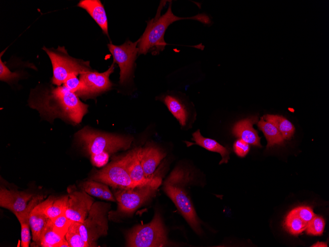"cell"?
Returning <instances> with one entry per match:
<instances>
[{
	"label": "cell",
	"mask_w": 329,
	"mask_h": 247,
	"mask_svg": "<svg viewBox=\"0 0 329 247\" xmlns=\"http://www.w3.org/2000/svg\"><path fill=\"white\" fill-rule=\"evenodd\" d=\"M29 105L49 119L60 118L74 124L81 122L88 107L64 85L32 90Z\"/></svg>",
	"instance_id": "6da1fadb"
},
{
	"label": "cell",
	"mask_w": 329,
	"mask_h": 247,
	"mask_svg": "<svg viewBox=\"0 0 329 247\" xmlns=\"http://www.w3.org/2000/svg\"><path fill=\"white\" fill-rule=\"evenodd\" d=\"M183 19H193L206 25L211 23L209 17L205 13H199L190 17L175 16L172 12L171 2H170L164 14L160 16L158 13L154 18L147 22L144 33L138 39V55L146 54L150 52L156 55L162 51L167 45L164 39L166 29L171 24Z\"/></svg>",
	"instance_id": "7a4b0ae2"
},
{
	"label": "cell",
	"mask_w": 329,
	"mask_h": 247,
	"mask_svg": "<svg viewBox=\"0 0 329 247\" xmlns=\"http://www.w3.org/2000/svg\"><path fill=\"white\" fill-rule=\"evenodd\" d=\"M188 175L183 170L176 168L164 181V190L193 229L199 234L201 229L199 219L188 192L184 187L189 180Z\"/></svg>",
	"instance_id": "3957f363"
},
{
	"label": "cell",
	"mask_w": 329,
	"mask_h": 247,
	"mask_svg": "<svg viewBox=\"0 0 329 247\" xmlns=\"http://www.w3.org/2000/svg\"><path fill=\"white\" fill-rule=\"evenodd\" d=\"M75 137L84 150L90 155L126 150L130 147L133 140L130 136L101 133L87 127L79 130Z\"/></svg>",
	"instance_id": "277c9868"
},
{
	"label": "cell",
	"mask_w": 329,
	"mask_h": 247,
	"mask_svg": "<svg viewBox=\"0 0 329 247\" xmlns=\"http://www.w3.org/2000/svg\"><path fill=\"white\" fill-rule=\"evenodd\" d=\"M160 177L156 176L150 182L126 189H115L114 195L117 202V209L108 213V217L130 215L151 198L161 183Z\"/></svg>",
	"instance_id": "5b68a950"
},
{
	"label": "cell",
	"mask_w": 329,
	"mask_h": 247,
	"mask_svg": "<svg viewBox=\"0 0 329 247\" xmlns=\"http://www.w3.org/2000/svg\"><path fill=\"white\" fill-rule=\"evenodd\" d=\"M168 245L166 231L158 212L149 223L135 226L127 235V247H162Z\"/></svg>",
	"instance_id": "8992f818"
},
{
	"label": "cell",
	"mask_w": 329,
	"mask_h": 247,
	"mask_svg": "<svg viewBox=\"0 0 329 247\" xmlns=\"http://www.w3.org/2000/svg\"><path fill=\"white\" fill-rule=\"evenodd\" d=\"M42 49L47 53L52 63V82L58 86L64 84L71 74L78 75L91 70L89 61H84L70 56L64 46H58L57 49L47 48L44 46Z\"/></svg>",
	"instance_id": "52a82bcc"
},
{
	"label": "cell",
	"mask_w": 329,
	"mask_h": 247,
	"mask_svg": "<svg viewBox=\"0 0 329 247\" xmlns=\"http://www.w3.org/2000/svg\"><path fill=\"white\" fill-rule=\"evenodd\" d=\"M110 204L94 202L88 216L83 222H77L79 232L83 240L90 247H97V241L107 234L108 214Z\"/></svg>",
	"instance_id": "ba28073f"
},
{
	"label": "cell",
	"mask_w": 329,
	"mask_h": 247,
	"mask_svg": "<svg viewBox=\"0 0 329 247\" xmlns=\"http://www.w3.org/2000/svg\"><path fill=\"white\" fill-rule=\"evenodd\" d=\"M91 180L111 186L115 189H126L142 185L132 179L121 157L96 171L92 175Z\"/></svg>",
	"instance_id": "9c48e42d"
},
{
	"label": "cell",
	"mask_w": 329,
	"mask_h": 247,
	"mask_svg": "<svg viewBox=\"0 0 329 247\" xmlns=\"http://www.w3.org/2000/svg\"><path fill=\"white\" fill-rule=\"evenodd\" d=\"M138 40L134 42L128 40L120 45L111 43L107 44L113 56V62L117 63L120 68V84L125 83L132 73L134 62L138 54Z\"/></svg>",
	"instance_id": "30bf717a"
},
{
	"label": "cell",
	"mask_w": 329,
	"mask_h": 247,
	"mask_svg": "<svg viewBox=\"0 0 329 247\" xmlns=\"http://www.w3.org/2000/svg\"><path fill=\"white\" fill-rule=\"evenodd\" d=\"M114 63L103 72L85 71L79 75V79L85 87L84 99L93 97L99 93L109 90L112 86L109 76L114 70Z\"/></svg>",
	"instance_id": "8fae6325"
},
{
	"label": "cell",
	"mask_w": 329,
	"mask_h": 247,
	"mask_svg": "<svg viewBox=\"0 0 329 247\" xmlns=\"http://www.w3.org/2000/svg\"><path fill=\"white\" fill-rule=\"evenodd\" d=\"M66 216L72 221L83 222L86 219L94 203L93 197L81 190H69Z\"/></svg>",
	"instance_id": "7c38bea8"
},
{
	"label": "cell",
	"mask_w": 329,
	"mask_h": 247,
	"mask_svg": "<svg viewBox=\"0 0 329 247\" xmlns=\"http://www.w3.org/2000/svg\"><path fill=\"white\" fill-rule=\"evenodd\" d=\"M34 195L25 191L8 189L4 187L0 189V206L6 208L16 215L23 212Z\"/></svg>",
	"instance_id": "4fadbf2b"
},
{
	"label": "cell",
	"mask_w": 329,
	"mask_h": 247,
	"mask_svg": "<svg viewBox=\"0 0 329 247\" xmlns=\"http://www.w3.org/2000/svg\"><path fill=\"white\" fill-rule=\"evenodd\" d=\"M141 148H135L121 158L132 179L143 184L150 182L156 176L151 178L146 176L141 163Z\"/></svg>",
	"instance_id": "5bb4252c"
},
{
	"label": "cell",
	"mask_w": 329,
	"mask_h": 247,
	"mask_svg": "<svg viewBox=\"0 0 329 247\" xmlns=\"http://www.w3.org/2000/svg\"><path fill=\"white\" fill-rule=\"evenodd\" d=\"M258 120L257 116H252L242 119L236 123L232 129V134L248 144L262 147L260 138L253 125Z\"/></svg>",
	"instance_id": "9a60e30c"
},
{
	"label": "cell",
	"mask_w": 329,
	"mask_h": 247,
	"mask_svg": "<svg viewBox=\"0 0 329 247\" xmlns=\"http://www.w3.org/2000/svg\"><path fill=\"white\" fill-rule=\"evenodd\" d=\"M165 156V153L157 147L149 146L141 148V163L147 177L154 176V173Z\"/></svg>",
	"instance_id": "2e32d148"
},
{
	"label": "cell",
	"mask_w": 329,
	"mask_h": 247,
	"mask_svg": "<svg viewBox=\"0 0 329 247\" xmlns=\"http://www.w3.org/2000/svg\"><path fill=\"white\" fill-rule=\"evenodd\" d=\"M77 6L85 9L109 37L108 21L103 5L99 0H81Z\"/></svg>",
	"instance_id": "e0dca14e"
},
{
	"label": "cell",
	"mask_w": 329,
	"mask_h": 247,
	"mask_svg": "<svg viewBox=\"0 0 329 247\" xmlns=\"http://www.w3.org/2000/svg\"><path fill=\"white\" fill-rule=\"evenodd\" d=\"M68 200V195L59 197L49 196L40 202L34 208L44 213L48 218L52 219L65 213Z\"/></svg>",
	"instance_id": "ac0fdd59"
},
{
	"label": "cell",
	"mask_w": 329,
	"mask_h": 247,
	"mask_svg": "<svg viewBox=\"0 0 329 247\" xmlns=\"http://www.w3.org/2000/svg\"><path fill=\"white\" fill-rule=\"evenodd\" d=\"M192 136V140L195 141V142L185 141L188 146L194 144L198 145L209 151L218 152L222 156V160L219 162V164L228 163L230 159V153L228 148L221 145L214 140L203 137L200 134L199 130H197Z\"/></svg>",
	"instance_id": "d6986e66"
},
{
	"label": "cell",
	"mask_w": 329,
	"mask_h": 247,
	"mask_svg": "<svg viewBox=\"0 0 329 247\" xmlns=\"http://www.w3.org/2000/svg\"><path fill=\"white\" fill-rule=\"evenodd\" d=\"M257 124L267 141V148L275 144H282L283 143L284 139L281 133L273 123L262 117Z\"/></svg>",
	"instance_id": "ffe728a7"
},
{
	"label": "cell",
	"mask_w": 329,
	"mask_h": 247,
	"mask_svg": "<svg viewBox=\"0 0 329 247\" xmlns=\"http://www.w3.org/2000/svg\"><path fill=\"white\" fill-rule=\"evenodd\" d=\"M48 219L44 213L37 211L34 208L30 214L29 224L32 231L33 240L36 244L39 241Z\"/></svg>",
	"instance_id": "44dd1931"
},
{
	"label": "cell",
	"mask_w": 329,
	"mask_h": 247,
	"mask_svg": "<svg viewBox=\"0 0 329 247\" xmlns=\"http://www.w3.org/2000/svg\"><path fill=\"white\" fill-rule=\"evenodd\" d=\"M163 101L168 109L180 124L184 126L188 119V112L184 105L176 97L171 95L166 96Z\"/></svg>",
	"instance_id": "7402d4cb"
},
{
	"label": "cell",
	"mask_w": 329,
	"mask_h": 247,
	"mask_svg": "<svg viewBox=\"0 0 329 247\" xmlns=\"http://www.w3.org/2000/svg\"><path fill=\"white\" fill-rule=\"evenodd\" d=\"M66 240L54 230L51 219H48L37 246L42 247H60Z\"/></svg>",
	"instance_id": "603a6c76"
},
{
	"label": "cell",
	"mask_w": 329,
	"mask_h": 247,
	"mask_svg": "<svg viewBox=\"0 0 329 247\" xmlns=\"http://www.w3.org/2000/svg\"><path fill=\"white\" fill-rule=\"evenodd\" d=\"M273 123L278 129L284 140H289L293 135L295 127L286 118L280 115L267 114L263 117Z\"/></svg>",
	"instance_id": "cb8c5ba5"
},
{
	"label": "cell",
	"mask_w": 329,
	"mask_h": 247,
	"mask_svg": "<svg viewBox=\"0 0 329 247\" xmlns=\"http://www.w3.org/2000/svg\"><path fill=\"white\" fill-rule=\"evenodd\" d=\"M306 224L292 210L287 215L284 223L286 230L294 236H297L303 232Z\"/></svg>",
	"instance_id": "d4e9b609"
},
{
	"label": "cell",
	"mask_w": 329,
	"mask_h": 247,
	"mask_svg": "<svg viewBox=\"0 0 329 247\" xmlns=\"http://www.w3.org/2000/svg\"><path fill=\"white\" fill-rule=\"evenodd\" d=\"M65 238L69 247H90L89 245L82 239L78 230L77 222H72L66 234Z\"/></svg>",
	"instance_id": "484cf974"
},
{
	"label": "cell",
	"mask_w": 329,
	"mask_h": 247,
	"mask_svg": "<svg viewBox=\"0 0 329 247\" xmlns=\"http://www.w3.org/2000/svg\"><path fill=\"white\" fill-rule=\"evenodd\" d=\"M105 184L93 180L85 181L80 183L81 190L91 196L101 198Z\"/></svg>",
	"instance_id": "4316f807"
},
{
	"label": "cell",
	"mask_w": 329,
	"mask_h": 247,
	"mask_svg": "<svg viewBox=\"0 0 329 247\" xmlns=\"http://www.w3.org/2000/svg\"><path fill=\"white\" fill-rule=\"evenodd\" d=\"M63 85L78 97L84 98L85 87L76 74H70L64 82Z\"/></svg>",
	"instance_id": "83f0119b"
},
{
	"label": "cell",
	"mask_w": 329,
	"mask_h": 247,
	"mask_svg": "<svg viewBox=\"0 0 329 247\" xmlns=\"http://www.w3.org/2000/svg\"><path fill=\"white\" fill-rule=\"evenodd\" d=\"M50 219L55 232L62 237H65L72 221L66 216L65 213Z\"/></svg>",
	"instance_id": "f1b7e54d"
},
{
	"label": "cell",
	"mask_w": 329,
	"mask_h": 247,
	"mask_svg": "<svg viewBox=\"0 0 329 247\" xmlns=\"http://www.w3.org/2000/svg\"><path fill=\"white\" fill-rule=\"evenodd\" d=\"M325 226L324 219L322 216L315 215L307 223L305 230L308 235L320 236L324 232Z\"/></svg>",
	"instance_id": "f546056e"
},
{
	"label": "cell",
	"mask_w": 329,
	"mask_h": 247,
	"mask_svg": "<svg viewBox=\"0 0 329 247\" xmlns=\"http://www.w3.org/2000/svg\"><path fill=\"white\" fill-rule=\"evenodd\" d=\"M3 52L0 53V80L3 81H11L18 78L20 76V73L17 72H12L7 67L5 64L1 60V56L3 54Z\"/></svg>",
	"instance_id": "4dcf8cb0"
},
{
	"label": "cell",
	"mask_w": 329,
	"mask_h": 247,
	"mask_svg": "<svg viewBox=\"0 0 329 247\" xmlns=\"http://www.w3.org/2000/svg\"><path fill=\"white\" fill-rule=\"evenodd\" d=\"M292 210L306 224L316 215L313 210L308 206H300Z\"/></svg>",
	"instance_id": "1f68e13d"
},
{
	"label": "cell",
	"mask_w": 329,
	"mask_h": 247,
	"mask_svg": "<svg viewBox=\"0 0 329 247\" xmlns=\"http://www.w3.org/2000/svg\"><path fill=\"white\" fill-rule=\"evenodd\" d=\"M250 147L248 143L239 139L233 144V150L236 154L240 157H245L249 151Z\"/></svg>",
	"instance_id": "d6a6232c"
},
{
	"label": "cell",
	"mask_w": 329,
	"mask_h": 247,
	"mask_svg": "<svg viewBox=\"0 0 329 247\" xmlns=\"http://www.w3.org/2000/svg\"><path fill=\"white\" fill-rule=\"evenodd\" d=\"M109 156V153L106 152L94 154L91 155V161L94 166L101 167L107 163Z\"/></svg>",
	"instance_id": "836d02e7"
},
{
	"label": "cell",
	"mask_w": 329,
	"mask_h": 247,
	"mask_svg": "<svg viewBox=\"0 0 329 247\" xmlns=\"http://www.w3.org/2000/svg\"><path fill=\"white\" fill-rule=\"evenodd\" d=\"M101 199L105 200L106 201H110L112 202H115L116 199L114 197L112 193L109 190L108 186L106 184V186L104 189L102 196L100 198Z\"/></svg>",
	"instance_id": "e575fe53"
},
{
	"label": "cell",
	"mask_w": 329,
	"mask_h": 247,
	"mask_svg": "<svg viewBox=\"0 0 329 247\" xmlns=\"http://www.w3.org/2000/svg\"><path fill=\"white\" fill-rule=\"evenodd\" d=\"M312 247H327L326 243L323 242H317L316 243L312 245Z\"/></svg>",
	"instance_id": "d590c367"
}]
</instances>
